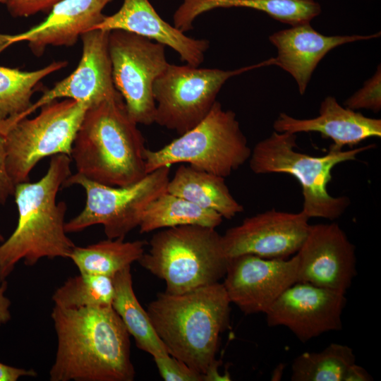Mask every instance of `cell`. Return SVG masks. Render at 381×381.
Listing matches in <instances>:
<instances>
[{
	"instance_id": "32",
	"label": "cell",
	"mask_w": 381,
	"mask_h": 381,
	"mask_svg": "<svg viewBox=\"0 0 381 381\" xmlns=\"http://www.w3.org/2000/svg\"><path fill=\"white\" fill-rule=\"evenodd\" d=\"M5 137L0 133V204L4 205L8 198L13 195L15 185L11 180L6 165Z\"/></svg>"
},
{
	"instance_id": "26",
	"label": "cell",
	"mask_w": 381,
	"mask_h": 381,
	"mask_svg": "<svg viewBox=\"0 0 381 381\" xmlns=\"http://www.w3.org/2000/svg\"><path fill=\"white\" fill-rule=\"evenodd\" d=\"M144 241H124L107 238L85 247L75 246L68 258L80 273L113 277L138 261L145 252Z\"/></svg>"
},
{
	"instance_id": "23",
	"label": "cell",
	"mask_w": 381,
	"mask_h": 381,
	"mask_svg": "<svg viewBox=\"0 0 381 381\" xmlns=\"http://www.w3.org/2000/svg\"><path fill=\"white\" fill-rule=\"evenodd\" d=\"M67 64L66 61H53L31 71L0 66V133L4 135L21 120L32 105L31 98L41 81Z\"/></svg>"
},
{
	"instance_id": "8",
	"label": "cell",
	"mask_w": 381,
	"mask_h": 381,
	"mask_svg": "<svg viewBox=\"0 0 381 381\" xmlns=\"http://www.w3.org/2000/svg\"><path fill=\"white\" fill-rule=\"evenodd\" d=\"M169 175L170 166H164L134 183L111 186L90 181L77 172L71 174L62 188L80 186L86 201L83 210L65 222L66 232H79L101 224L107 238H124L139 226L149 204L167 191Z\"/></svg>"
},
{
	"instance_id": "29",
	"label": "cell",
	"mask_w": 381,
	"mask_h": 381,
	"mask_svg": "<svg viewBox=\"0 0 381 381\" xmlns=\"http://www.w3.org/2000/svg\"><path fill=\"white\" fill-rule=\"evenodd\" d=\"M344 107L352 110L365 109L377 113L381 110V66L379 64L374 75L363 86L344 102Z\"/></svg>"
},
{
	"instance_id": "35",
	"label": "cell",
	"mask_w": 381,
	"mask_h": 381,
	"mask_svg": "<svg viewBox=\"0 0 381 381\" xmlns=\"http://www.w3.org/2000/svg\"><path fill=\"white\" fill-rule=\"evenodd\" d=\"M6 288V282L4 281L0 285V325L7 323L11 318V301L4 294Z\"/></svg>"
},
{
	"instance_id": "18",
	"label": "cell",
	"mask_w": 381,
	"mask_h": 381,
	"mask_svg": "<svg viewBox=\"0 0 381 381\" xmlns=\"http://www.w3.org/2000/svg\"><path fill=\"white\" fill-rule=\"evenodd\" d=\"M380 32L369 35H324L310 23L291 26L269 37L277 48L274 64L295 80L301 95L306 92L313 73L324 56L335 47L351 42L377 38Z\"/></svg>"
},
{
	"instance_id": "13",
	"label": "cell",
	"mask_w": 381,
	"mask_h": 381,
	"mask_svg": "<svg viewBox=\"0 0 381 381\" xmlns=\"http://www.w3.org/2000/svg\"><path fill=\"white\" fill-rule=\"evenodd\" d=\"M308 219L301 211L294 213L275 209L246 217L222 235L225 253L229 258L245 254L289 258L302 246L310 225Z\"/></svg>"
},
{
	"instance_id": "2",
	"label": "cell",
	"mask_w": 381,
	"mask_h": 381,
	"mask_svg": "<svg viewBox=\"0 0 381 381\" xmlns=\"http://www.w3.org/2000/svg\"><path fill=\"white\" fill-rule=\"evenodd\" d=\"M71 158L65 154L53 155L47 173L39 181L15 186L18 223L0 245V282L20 260L33 266L44 258H68L75 245L65 231L67 205L64 201L56 202V195L71 174Z\"/></svg>"
},
{
	"instance_id": "14",
	"label": "cell",
	"mask_w": 381,
	"mask_h": 381,
	"mask_svg": "<svg viewBox=\"0 0 381 381\" xmlns=\"http://www.w3.org/2000/svg\"><path fill=\"white\" fill-rule=\"evenodd\" d=\"M346 304L344 294L298 282L286 289L265 314L268 326L285 327L306 342L341 329Z\"/></svg>"
},
{
	"instance_id": "19",
	"label": "cell",
	"mask_w": 381,
	"mask_h": 381,
	"mask_svg": "<svg viewBox=\"0 0 381 381\" xmlns=\"http://www.w3.org/2000/svg\"><path fill=\"white\" fill-rule=\"evenodd\" d=\"M97 29L121 30L168 46L179 54L182 61L193 66L203 62L209 48L207 40L188 37L164 20L149 0H123L117 12L105 16L92 30Z\"/></svg>"
},
{
	"instance_id": "22",
	"label": "cell",
	"mask_w": 381,
	"mask_h": 381,
	"mask_svg": "<svg viewBox=\"0 0 381 381\" xmlns=\"http://www.w3.org/2000/svg\"><path fill=\"white\" fill-rule=\"evenodd\" d=\"M224 179L182 164L169 179L167 191L231 219L243 212V207L233 197Z\"/></svg>"
},
{
	"instance_id": "31",
	"label": "cell",
	"mask_w": 381,
	"mask_h": 381,
	"mask_svg": "<svg viewBox=\"0 0 381 381\" xmlns=\"http://www.w3.org/2000/svg\"><path fill=\"white\" fill-rule=\"evenodd\" d=\"M61 0H8L6 6L13 17H28L39 12H49Z\"/></svg>"
},
{
	"instance_id": "15",
	"label": "cell",
	"mask_w": 381,
	"mask_h": 381,
	"mask_svg": "<svg viewBox=\"0 0 381 381\" xmlns=\"http://www.w3.org/2000/svg\"><path fill=\"white\" fill-rule=\"evenodd\" d=\"M297 282L346 294L356 275V248L335 222L310 225L298 251Z\"/></svg>"
},
{
	"instance_id": "3",
	"label": "cell",
	"mask_w": 381,
	"mask_h": 381,
	"mask_svg": "<svg viewBox=\"0 0 381 381\" xmlns=\"http://www.w3.org/2000/svg\"><path fill=\"white\" fill-rule=\"evenodd\" d=\"M231 302L222 283L181 294L159 293L147 312L169 354L204 375L216 358L229 327Z\"/></svg>"
},
{
	"instance_id": "30",
	"label": "cell",
	"mask_w": 381,
	"mask_h": 381,
	"mask_svg": "<svg viewBox=\"0 0 381 381\" xmlns=\"http://www.w3.org/2000/svg\"><path fill=\"white\" fill-rule=\"evenodd\" d=\"M153 358L160 376L165 381H204L202 374L170 354Z\"/></svg>"
},
{
	"instance_id": "34",
	"label": "cell",
	"mask_w": 381,
	"mask_h": 381,
	"mask_svg": "<svg viewBox=\"0 0 381 381\" xmlns=\"http://www.w3.org/2000/svg\"><path fill=\"white\" fill-rule=\"evenodd\" d=\"M373 380V378L365 369L354 363L348 368L343 381H371Z\"/></svg>"
},
{
	"instance_id": "20",
	"label": "cell",
	"mask_w": 381,
	"mask_h": 381,
	"mask_svg": "<svg viewBox=\"0 0 381 381\" xmlns=\"http://www.w3.org/2000/svg\"><path fill=\"white\" fill-rule=\"evenodd\" d=\"M279 133L318 132L331 139L330 150H342L345 146L353 147L369 138L381 137V119L364 116L343 107L333 96L321 102L319 115L311 119H296L284 112L279 114L273 123Z\"/></svg>"
},
{
	"instance_id": "37",
	"label": "cell",
	"mask_w": 381,
	"mask_h": 381,
	"mask_svg": "<svg viewBox=\"0 0 381 381\" xmlns=\"http://www.w3.org/2000/svg\"><path fill=\"white\" fill-rule=\"evenodd\" d=\"M8 0H0L1 4H6Z\"/></svg>"
},
{
	"instance_id": "6",
	"label": "cell",
	"mask_w": 381,
	"mask_h": 381,
	"mask_svg": "<svg viewBox=\"0 0 381 381\" xmlns=\"http://www.w3.org/2000/svg\"><path fill=\"white\" fill-rule=\"evenodd\" d=\"M296 134L277 131L259 141L251 150L249 165L256 174H286L295 177L302 188L301 212L309 219L334 220L341 217L351 202L346 196L334 197L327 190L331 171L341 163L356 159L360 153L375 145L348 150H330L322 156H312L296 150Z\"/></svg>"
},
{
	"instance_id": "21",
	"label": "cell",
	"mask_w": 381,
	"mask_h": 381,
	"mask_svg": "<svg viewBox=\"0 0 381 381\" xmlns=\"http://www.w3.org/2000/svg\"><path fill=\"white\" fill-rule=\"evenodd\" d=\"M248 8L265 12L272 18L294 26L308 23L321 13L314 0H183L175 11L174 25L186 32L200 14L218 8Z\"/></svg>"
},
{
	"instance_id": "9",
	"label": "cell",
	"mask_w": 381,
	"mask_h": 381,
	"mask_svg": "<svg viewBox=\"0 0 381 381\" xmlns=\"http://www.w3.org/2000/svg\"><path fill=\"white\" fill-rule=\"evenodd\" d=\"M89 104L71 99L40 107L37 116L15 123L4 135L6 165L13 183L29 181L43 158L58 154L71 157L73 143Z\"/></svg>"
},
{
	"instance_id": "5",
	"label": "cell",
	"mask_w": 381,
	"mask_h": 381,
	"mask_svg": "<svg viewBox=\"0 0 381 381\" xmlns=\"http://www.w3.org/2000/svg\"><path fill=\"white\" fill-rule=\"evenodd\" d=\"M138 261L166 284V292L181 294L224 278L229 258L214 228L183 225L155 234Z\"/></svg>"
},
{
	"instance_id": "36",
	"label": "cell",
	"mask_w": 381,
	"mask_h": 381,
	"mask_svg": "<svg viewBox=\"0 0 381 381\" xmlns=\"http://www.w3.org/2000/svg\"><path fill=\"white\" fill-rule=\"evenodd\" d=\"M4 241V238L2 236V234L0 233V242H3Z\"/></svg>"
},
{
	"instance_id": "17",
	"label": "cell",
	"mask_w": 381,
	"mask_h": 381,
	"mask_svg": "<svg viewBox=\"0 0 381 381\" xmlns=\"http://www.w3.org/2000/svg\"><path fill=\"white\" fill-rule=\"evenodd\" d=\"M111 1L61 0L42 22L30 29L16 35L0 34V53L23 41L28 42L36 56H42L49 46H73L103 20L102 11Z\"/></svg>"
},
{
	"instance_id": "27",
	"label": "cell",
	"mask_w": 381,
	"mask_h": 381,
	"mask_svg": "<svg viewBox=\"0 0 381 381\" xmlns=\"http://www.w3.org/2000/svg\"><path fill=\"white\" fill-rule=\"evenodd\" d=\"M356 363L353 349L332 343L319 352H304L291 364L292 381H343L348 368Z\"/></svg>"
},
{
	"instance_id": "1",
	"label": "cell",
	"mask_w": 381,
	"mask_h": 381,
	"mask_svg": "<svg viewBox=\"0 0 381 381\" xmlns=\"http://www.w3.org/2000/svg\"><path fill=\"white\" fill-rule=\"evenodd\" d=\"M57 338L51 381H132L130 334L112 306H54Z\"/></svg>"
},
{
	"instance_id": "16",
	"label": "cell",
	"mask_w": 381,
	"mask_h": 381,
	"mask_svg": "<svg viewBox=\"0 0 381 381\" xmlns=\"http://www.w3.org/2000/svg\"><path fill=\"white\" fill-rule=\"evenodd\" d=\"M109 31L92 30L83 33L82 56L77 68L66 78L44 92L24 113L27 118L42 106L59 99H71L90 107L119 95L112 78L109 53Z\"/></svg>"
},
{
	"instance_id": "7",
	"label": "cell",
	"mask_w": 381,
	"mask_h": 381,
	"mask_svg": "<svg viewBox=\"0 0 381 381\" xmlns=\"http://www.w3.org/2000/svg\"><path fill=\"white\" fill-rule=\"evenodd\" d=\"M251 149L236 114L216 101L198 125L163 147L145 152L147 174L179 163L226 177L246 162Z\"/></svg>"
},
{
	"instance_id": "24",
	"label": "cell",
	"mask_w": 381,
	"mask_h": 381,
	"mask_svg": "<svg viewBox=\"0 0 381 381\" xmlns=\"http://www.w3.org/2000/svg\"><path fill=\"white\" fill-rule=\"evenodd\" d=\"M114 296L112 307L121 319L137 347L153 358L169 354L167 348L156 333L147 310L139 303L133 288L131 267L113 276Z\"/></svg>"
},
{
	"instance_id": "12",
	"label": "cell",
	"mask_w": 381,
	"mask_h": 381,
	"mask_svg": "<svg viewBox=\"0 0 381 381\" xmlns=\"http://www.w3.org/2000/svg\"><path fill=\"white\" fill-rule=\"evenodd\" d=\"M298 259H269L245 254L229 258L222 283L231 303L246 315L265 313L297 282Z\"/></svg>"
},
{
	"instance_id": "33",
	"label": "cell",
	"mask_w": 381,
	"mask_h": 381,
	"mask_svg": "<svg viewBox=\"0 0 381 381\" xmlns=\"http://www.w3.org/2000/svg\"><path fill=\"white\" fill-rule=\"evenodd\" d=\"M37 375L33 369L13 367L0 362V381H16L21 377H35Z\"/></svg>"
},
{
	"instance_id": "4",
	"label": "cell",
	"mask_w": 381,
	"mask_h": 381,
	"mask_svg": "<svg viewBox=\"0 0 381 381\" xmlns=\"http://www.w3.org/2000/svg\"><path fill=\"white\" fill-rule=\"evenodd\" d=\"M119 94L86 110L71 158L77 173L111 186H126L146 175L145 140Z\"/></svg>"
},
{
	"instance_id": "11",
	"label": "cell",
	"mask_w": 381,
	"mask_h": 381,
	"mask_svg": "<svg viewBox=\"0 0 381 381\" xmlns=\"http://www.w3.org/2000/svg\"><path fill=\"white\" fill-rule=\"evenodd\" d=\"M112 78L130 117L138 124L155 123L153 85L169 65L165 46L121 30L109 35Z\"/></svg>"
},
{
	"instance_id": "25",
	"label": "cell",
	"mask_w": 381,
	"mask_h": 381,
	"mask_svg": "<svg viewBox=\"0 0 381 381\" xmlns=\"http://www.w3.org/2000/svg\"><path fill=\"white\" fill-rule=\"evenodd\" d=\"M222 219L217 212L166 191L149 204L138 226L142 234L183 225L215 229L221 224Z\"/></svg>"
},
{
	"instance_id": "10",
	"label": "cell",
	"mask_w": 381,
	"mask_h": 381,
	"mask_svg": "<svg viewBox=\"0 0 381 381\" xmlns=\"http://www.w3.org/2000/svg\"><path fill=\"white\" fill-rule=\"evenodd\" d=\"M272 65V58L235 70L169 64L153 85L155 123L182 135L207 116L230 78Z\"/></svg>"
},
{
	"instance_id": "28",
	"label": "cell",
	"mask_w": 381,
	"mask_h": 381,
	"mask_svg": "<svg viewBox=\"0 0 381 381\" xmlns=\"http://www.w3.org/2000/svg\"><path fill=\"white\" fill-rule=\"evenodd\" d=\"M114 292L113 277L80 273L57 288L52 300L61 308L107 306H111Z\"/></svg>"
}]
</instances>
